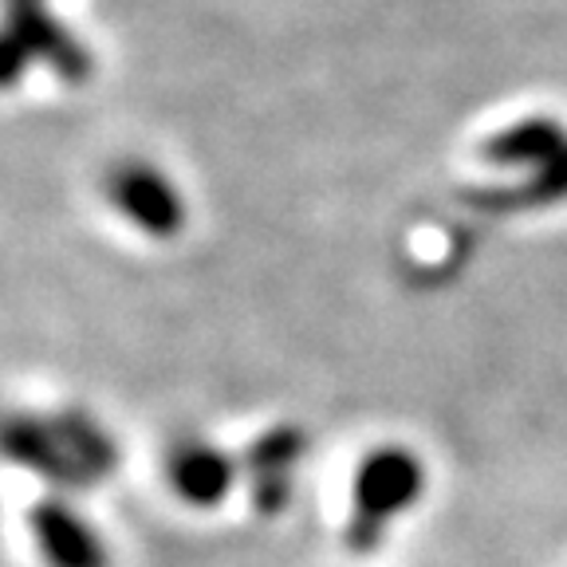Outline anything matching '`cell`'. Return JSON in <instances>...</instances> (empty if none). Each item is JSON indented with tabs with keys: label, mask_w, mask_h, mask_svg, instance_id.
Here are the masks:
<instances>
[{
	"label": "cell",
	"mask_w": 567,
	"mask_h": 567,
	"mask_svg": "<svg viewBox=\"0 0 567 567\" xmlns=\"http://www.w3.org/2000/svg\"><path fill=\"white\" fill-rule=\"evenodd\" d=\"M28 532L48 567H111V548L68 496H40L28 508Z\"/></svg>",
	"instance_id": "obj_4"
},
{
	"label": "cell",
	"mask_w": 567,
	"mask_h": 567,
	"mask_svg": "<svg viewBox=\"0 0 567 567\" xmlns=\"http://www.w3.org/2000/svg\"><path fill=\"white\" fill-rule=\"evenodd\" d=\"M425 461L406 445H379L354 470V508L347 520L343 544L351 551H374L386 540L390 524L422 501Z\"/></svg>",
	"instance_id": "obj_2"
},
{
	"label": "cell",
	"mask_w": 567,
	"mask_h": 567,
	"mask_svg": "<svg viewBox=\"0 0 567 567\" xmlns=\"http://www.w3.org/2000/svg\"><path fill=\"white\" fill-rule=\"evenodd\" d=\"M559 146H564V138H559V131L551 123H528L524 131H508L501 134V138L488 146V162H516V166H524V162H540V166H548L551 158H559Z\"/></svg>",
	"instance_id": "obj_7"
},
{
	"label": "cell",
	"mask_w": 567,
	"mask_h": 567,
	"mask_svg": "<svg viewBox=\"0 0 567 567\" xmlns=\"http://www.w3.org/2000/svg\"><path fill=\"white\" fill-rule=\"evenodd\" d=\"M9 461L28 470L32 477H44L52 485L91 488L106 481L118 465V445L106 434L99 417L87 410H55V414H12L4 430Z\"/></svg>",
	"instance_id": "obj_1"
},
{
	"label": "cell",
	"mask_w": 567,
	"mask_h": 567,
	"mask_svg": "<svg viewBox=\"0 0 567 567\" xmlns=\"http://www.w3.org/2000/svg\"><path fill=\"white\" fill-rule=\"evenodd\" d=\"M166 481L186 508H217L237 488L240 461L205 437H182L166 453Z\"/></svg>",
	"instance_id": "obj_6"
},
{
	"label": "cell",
	"mask_w": 567,
	"mask_h": 567,
	"mask_svg": "<svg viewBox=\"0 0 567 567\" xmlns=\"http://www.w3.org/2000/svg\"><path fill=\"white\" fill-rule=\"evenodd\" d=\"M106 197L142 237L174 240L186 229V202L174 189V182L154 166H142V162L118 166L106 182Z\"/></svg>",
	"instance_id": "obj_3"
},
{
	"label": "cell",
	"mask_w": 567,
	"mask_h": 567,
	"mask_svg": "<svg viewBox=\"0 0 567 567\" xmlns=\"http://www.w3.org/2000/svg\"><path fill=\"white\" fill-rule=\"evenodd\" d=\"M303 453H308V437L296 425H272L252 437L240 461V477L248 481V496L260 516H276L288 508Z\"/></svg>",
	"instance_id": "obj_5"
}]
</instances>
